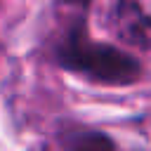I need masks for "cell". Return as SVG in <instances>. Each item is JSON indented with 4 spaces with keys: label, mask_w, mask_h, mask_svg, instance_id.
<instances>
[{
    "label": "cell",
    "mask_w": 151,
    "mask_h": 151,
    "mask_svg": "<svg viewBox=\"0 0 151 151\" xmlns=\"http://www.w3.org/2000/svg\"><path fill=\"white\" fill-rule=\"evenodd\" d=\"M59 61L71 71H78L87 78L109 85H127L139 76V64L130 54L111 45L87 40L83 28H76L68 35L59 52Z\"/></svg>",
    "instance_id": "6da1fadb"
},
{
    "label": "cell",
    "mask_w": 151,
    "mask_h": 151,
    "mask_svg": "<svg viewBox=\"0 0 151 151\" xmlns=\"http://www.w3.org/2000/svg\"><path fill=\"white\" fill-rule=\"evenodd\" d=\"M83 2H87V0H83Z\"/></svg>",
    "instance_id": "3957f363"
},
{
    "label": "cell",
    "mask_w": 151,
    "mask_h": 151,
    "mask_svg": "<svg viewBox=\"0 0 151 151\" xmlns=\"http://www.w3.org/2000/svg\"><path fill=\"white\" fill-rule=\"evenodd\" d=\"M71 151H116V144L99 132H87L73 142Z\"/></svg>",
    "instance_id": "7a4b0ae2"
}]
</instances>
